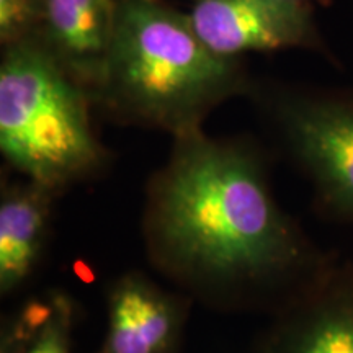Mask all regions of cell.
I'll list each match as a JSON object with an SVG mask.
<instances>
[{
    "label": "cell",
    "mask_w": 353,
    "mask_h": 353,
    "mask_svg": "<svg viewBox=\"0 0 353 353\" xmlns=\"http://www.w3.org/2000/svg\"><path fill=\"white\" fill-rule=\"evenodd\" d=\"M145 255L193 301L276 314L330 263L273 195L252 141L175 136L145 187Z\"/></svg>",
    "instance_id": "cell-1"
},
{
    "label": "cell",
    "mask_w": 353,
    "mask_h": 353,
    "mask_svg": "<svg viewBox=\"0 0 353 353\" xmlns=\"http://www.w3.org/2000/svg\"><path fill=\"white\" fill-rule=\"evenodd\" d=\"M242 57L211 51L164 0H117L94 107L121 125L175 136L203 130L224 101L252 94Z\"/></svg>",
    "instance_id": "cell-2"
},
{
    "label": "cell",
    "mask_w": 353,
    "mask_h": 353,
    "mask_svg": "<svg viewBox=\"0 0 353 353\" xmlns=\"http://www.w3.org/2000/svg\"><path fill=\"white\" fill-rule=\"evenodd\" d=\"M88 92L37 37L3 46L0 61V152L20 176L63 193L95 179L110 152L92 126Z\"/></svg>",
    "instance_id": "cell-3"
},
{
    "label": "cell",
    "mask_w": 353,
    "mask_h": 353,
    "mask_svg": "<svg viewBox=\"0 0 353 353\" xmlns=\"http://www.w3.org/2000/svg\"><path fill=\"white\" fill-rule=\"evenodd\" d=\"M250 95L259 99L322 206L353 223V90L255 83Z\"/></svg>",
    "instance_id": "cell-4"
},
{
    "label": "cell",
    "mask_w": 353,
    "mask_h": 353,
    "mask_svg": "<svg viewBox=\"0 0 353 353\" xmlns=\"http://www.w3.org/2000/svg\"><path fill=\"white\" fill-rule=\"evenodd\" d=\"M188 17L201 41L224 57L291 48L324 51L311 0H195Z\"/></svg>",
    "instance_id": "cell-5"
},
{
    "label": "cell",
    "mask_w": 353,
    "mask_h": 353,
    "mask_svg": "<svg viewBox=\"0 0 353 353\" xmlns=\"http://www.w3.org/2000/svg\"><path fill=\"white\" fill-rule=\"evenodd\" d=\"M193 299L131 270L107 293V332L99 353H176Z\"/></svg>",
    "instance_id": "cell-6"
},
{
    "label": "cell",
    "mask_w": 353,
    "mask_h": 353,
    "mask_svg": "<svg viewBox=\"0 0 353 353\" xmlns=\"http://www.w3.org/2000/svg\"><path fill=\"white\" fill-rule=\"evenodd\" d=\"M265 353H353V265L330 263L281 307Z\"/></svg>",
    "instance_id": "cell-7"
},
{
    "label": "cell",
    "mask_w": 353,
    "mask_h": 353,
    "mask_svg": "<svg viewBox=\"0 0 353 353\" xmlns=\"http://www.w3.org/2000/svg\"><path fill=\"white\" fill-rule=\"evenodd\" d=\"M114 3L117 0H41V23L34 37L90 99L103 74Z\"/></svg>",
    "instance_id": "cell-8"
},
{
    "label": "cell",
    "mask_w": 353,
    "mask_h": 353,
    "mask_svg": "<svg viewBox=\"0 0 353 353\" xmlns=\"http://www.w3.org/2000/svg\"><path fill=\"white\" fill-rule=\"evenodd\" d=\"M56 190L21 176L0 188V294L12 296L32 280L50 241Z\"/></svg>",
    "instance_id": "cell-9"
},
{
    "label": "cell",
    "mask_w": 353,
    "mask_h": 353,
    "mask_svg": "<svg viewBox=\"0 0 353 353\" xmlns=\"http://www.w3.org/2000/svg\"><path fill=\"white\" fill-rule=\"evenodd\" d=\"M76 306L63 291H52L51 307L23 353H70Z\"/></svg>",
    "instance_id": "cell-10"
},
{
    "label": "cell",
    "mask_w": 353,
    "mask_h": 353,
    "mask_svg": "<svg viewBox=\"0 0 353 353\" xmlns=\"http://www.w3.org/2000/svg\"><path fill=\"white\" fill-rule=\"evenodd\" d=\"M41 23V0H0L2 46L34 37Z\"/></svg>",
    "instance_id": "cell-11"
},
{
    "label": "cell",
    "mask_w": 353,
    "mask_h": 353,
    "mask_svg": "<svg viewBox=\"0 0 353 353\" xmlns=\"http://www.w3.org/2000/svg\"><path fill=\"white\" fill-rule=\"evenodd\" d=\"M311 2H312V0H311Z\"/></svg>",
    "instance_id": "cell-12"
}]
</instances>
